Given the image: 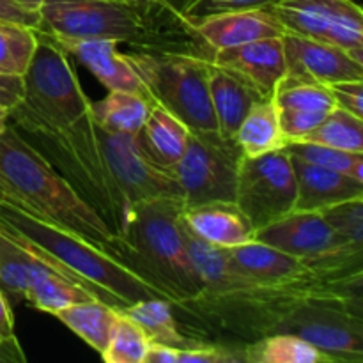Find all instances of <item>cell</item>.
<instances>
[{
    "instance_id": "obj_1",
    "label": "cell",
    "mask_w": 363,
    "mask_h": 363,
    "mask_svg": "<svg viewBox=\"0 0 363 363\" xmlns=\"http://www.w3.org/2000/svg\"><path fill=\"white\" fill-rule=\"evenodd\" d=\"M38 30L52 38L112 39L135 46V52L213 57L191 25L162 2L138 6L128 0H43Z\"/></svg>"
},
{
    "instance_id": "obj_2",
    "label": "cell",
    "mask_w": 363,
    "mask_h": 363,
    "mask_svg": "<svg viewBox=\"0 0 363 363\" xmlns=\"http://www.w3.org/2000/svg\"><path fill=\"white\" fill-rule=\"evenodd\" d=\"M0 201L69 230L117 259L116 234L11 124L0 133Z\"/></svg>"
},
{
    "instance_id": "obj_3",
    "label": "cell",
    "mask_w": 363,
    "mask_h": 363,
    "mask_svg": "<svg viewBox=\"0 0 363 363\" xmlns=\"http://www.w3.org/2000/svg\"><path fill=\"white\" fill-rule=\"evenodd\" d=\"M21 138L39 152L59 176L87 202L113 234L121 236L133 206L113 177L103 152L98 124L89 110L66 126L11 124Z\"/></svg>"
},
{
    "instance_id": "obj_4",
    "label": "cell",
    "mask_w": 363,
    "mask_h": 363,
    "mask_svg": "<svg viewBox=\"0 0 363 363\" xmlns=\"http://www.w3.org/2000/svg\"><path fill=\"white\" fill-rule=\"evenodd\" d=\"M183 208L184 202L174 197L135 204L130 222L117 236V259L172 305L202 293L188 255Z\"/></svg>"
},
{
    "instance_id": "obj_5",
    "label": "cell",
    "mask_w": 363,
    "mask_h": 363,
    "mask_svg": "<svg viewBox=\"0 0 363 363\" xmlns=\"http://www.w3.org/2000/svg\"><path fill=\"white\" fill-rule=\"evenodd\" d=\"M0 225L38 245L84 280L99 300L119 311L140 300L165 298L108 252L69 230L43 222L6 201H0Z\"/></svg>"
},
{
    "instance_id": "obj_6",
    "label": "cell",
    "mask_w": 363,
    "mask_h": 363,
    "mask_svg": "<svg viewBox=\"0 0 363 363\" xmlns=\"http://www.w3.org/2000/svg\"><path fill=\"white\" fill-rule=\"evenodd\" d=\"M23 73V98L9 110V124L66 126L91 110V99L82 89L71 57L43 32Z\"/></svg>"
},
{
    "instance_id": "obj_7",
    "label": "cell",
    "mask_w": 363,
    "mask_h": 363,
    "mask_svg": "<svg viewBox=\"0 0 363 363\" xmlns=\"http://www.w3.org/2000/svg\"><path fill=\"white\" fill-rule=\"evenodd\" d=\"M152 103L183 121L190 131H218L209 96L211 59L191 53H124Z\"/></svg>"
},
{
    "instance_id": "obj_8",
    "label": "cell",
    "mask_w": 363,
    "mask_h": 363,
    "mask_svg": "<svg viewBox=\"0 0 363 363\" xmlns=\"http://www.w3.org/2000/svg\"><path fill=\"white\" fill-rule=\"evenodd\" d=\"M243 156L236 138H225L218 131H190L184 155L170 169L184 206L234 202Z\"/></svg>"
},
{
    "instance_id": "obj_9",
    "label": "cell",
    "mask_w": 363,
    "mask_h": 363,
    "mask_svg": "<svg viewBox=\"0 0 363 363\" xmlns=\"http://www.w3.org/2000/svg\"><path fill=\"white\" fill-rule=\"evenodd\" d=\"M254 240L294 255L312 269L362 272V250L337 236L319 211H293L255 230Z\"/></svg>"
},
{
    "instance_id": "obj_10",
    "label": "cell",
    "mask_w": 363,
    "mask_h": 363,
    "mask_svg": "<svg viewBox=\"0 0 363 363\" xmlns=\"http://www.w3.org/2000/svg\"><path fill=\"white\" fill-rule=\"evenodd\" d=\"M234 202L255 230L293 213L296 174L289 152L279 149L252 158L243 156Z\"/></svg>"
},
{
    "instance_id": "obj_11",
    "label": "cell",
    "mask_w": 363,
    "mask_h": 363,
    "mask_svg": "<svg viewBox=\"0 0 363 363\" xmlns=\"http://www.w3.org/2000/svg\"><path fill=\"white\" fill-rule=\"evenodd\" d=\"M286 32L340 46L363 62V11L354 0H275Z\"/></svg>"
},
{
    "instance_id": "obj_12",
    "label": "cell",
    "mask_w": 363,
    "mask_h": 363,
    "mask_svg": "<svg viewBox=\"0 0 363 363\" xmlns=\"http://www.w3.org/2000/svg\"><path fill=\"white\" fill-rule=\"evenodd\" d=\"M98 133L113 177L131 206L162 197L183 201L174 174L145 151L138 133L108 131L101 126Z\"/></svg>"
},
{
    "instance_id": "obj_13",
    "label": "cell",
    "mask_w": 363,
    "mask_h": 363,
    "mask_svg": "<svg viewBox=\"0 0 363 363\" xmlns=\"http://www.w3.org/2000/svg\"><path fill=\"white\" fill-rule=\"evenodd\" d=\"M286 73L277 89L296 84L330 85L342 80H363V62L332 43L284 32Z\"/></svg>"
},
{
    "instance_id": "obj_14",
    "label": "cell",
    "mask_w": 363,
    "mask_h": 363,
    "mask_svg": "<svg viewBox=\"0 0 363 363\" xmlns=\"http://www.w3.org/2000/svg\"><path fill=\"white\" fill-rule=\"evenodd\" d=\"M38 30V28H35ZM52 38V35H48ZM71 59L78 60L105 85L106 91H130L151 101L147 89L128 62L126 55L119 52V43L112 39H77L52 38ZM152 103V101H151Z\"/></svg>"
},
{
    "instance_id": "obj_15",
    "label": "cell",
    "mask_w": 363,
    "mask_h": 363,
    "mask_svg": "<svg viewBox=\"0 0 363 363\" xmlns=\"http://www.w3.org/2000/svg\"><path fill=\"white\" fill-rule=\"evenodd\" d=\"M190 25L213 53L257 39L280 38L286 32L272 7L229 11L201 18Z\"/></svg>"
},
{
    "instance_id": "obj_16",
    "label": "cell",
    "mask_w": 363,
    "mask_h": 363,
    "mask_svg": "<svg viewBox=\"0 0 363 363\" xmlns=\"http://www.w3.org/2000/svg\"><path fill=\"white\" fill-rule=\"evenodd\" d=\"M211 62L229 67L250 80L264 96H273L286 73V53L282 35L266 38L230 48L216 50Z\"/></svg>"
},
{
    "instance_id": "obj_17",
    "label": "cell",
    "mask_w": 363,
    "mask_h": 363,
    "mask_svg": "<svg viewBox=\"0 0 363 363\" xmlns=\"http://www.w3.org/2000/svg\"><path fill=\"white\" fill-rule=\"evenodd\" d=\"M230 269L247 286H272L298 279L308 272V266L294 255L252 240L238 247L225 248Z\"/></svg>"
},
{
    "instance_id": "obj_18",
    "label": "cell",
    "mask_w": 363,
    "mask_h": 363,
    "mask_svg": "<svg viewBox=\"0 0 363 363\" xmlns=\"http://www.w3.org/2000/svg\"><path fill=\"white\" fill-rule=\"evenodd\" d=\"M291 160L296 174L294 211H325L340 202L363 199V181L294 156H291Z\"/></svg>"
},
{
    "instance_id": "obj_19",
    "label": "cell",
    "mask_w": 363,
    "mask_h": 363,
    "mask_svg": "<svg viewBox=\"0 0 363 363\" xmlns=\"http://www.w3.org/2000/svg\"><path fill=\"white\" fill-rule=\"evenodd\" d=\"M209 96L218 133L225 138H234L255 101L268 98L250 80L215 62L209 66Z\"/></svg>"
},
{
    "instance_id": "obj_20",
    "label": "cell",
    "mask_w": 363,
    "mask_h": 363,
    "mask_svg": "<svg viewBox=\"0 0 363 363\" xmlns=\"http://www.w3.org/2000/svg\"><path fill=\"white\" fill-rule=\"evenodd\" d=\"M183 223L191 234L220 248L254 240L255 229L236 202H208L183 208Z\"/></svg>"
},
{
    "instance_id": "obj_21",
    "label": "cell",
    "mask_w": 363,
    "mask_h": 363,
    "mask_svg": "<svg viewBox=\"0 0 363 363\" xmlns=\"http://www.w3.org/2000/svg\"><path fill=\"white\" fill-rule=\"evenodd\" d=\"M145 151L165 169H172L186 149L190 130L183 121L163 108L158 103H152L144 126L138 131Z\"/></svg>"
},
{
    "instance_id": "obj_22",
    "label": "cell",
    "mask_w": 363,
    "mask_h": 363,
    "mask_svg": "<svg viewBox=\"0 0 363 363\" xmlns=\"http://www.w3.org/2000/svg\"><path fill=\"white\" fill-rule=\"evenodd\" d=\"M234 138L240 144L243 155L250 158L286 147L287 138L284 137L279 106L273 96L259 99L252 105Z\"/></svg>"
},
{
    "instance_id": "obj_23",
    "label": "cell",
    "mask_w": 363,
    "mask_h": 363,
    "mask_svg": "<svg viewBox=\"0 0 363 363\" xmlns=\"http://www.w3.org/2000/svg\"><path fill=\"white\" fill-rule=\"evenodd\" d=\"M117 314H119V308L92 298V300L80 301L57 312L55 318L101 354L108 346Z\"/></svg>"
},
{
    "instance_id": "obj_24",
    "label": "cell",
    "mask_w": 363,
    "mask_h": 363,
    "mask_svg": "<svg viewBox=\"0 0 363 363\" xmlns=\"http://www.w3.org/2000/svg\"><path fill=\"white\" fill-rule=\"evenodd\" d=\"M184 236H186V248L190 261L197 272L202 282L201 294H216L234 291L245 287L243 280L230 269L227 261L225 248L208 243L201 240L184 225Z\"/></svg>"
},
{
    "instance_id": "obj_25",
    "label": "cell",
    "mask_w": 363,
    "mask_h": 363,
    "mask_svg": "<svg viewBox=\"0 0 363 363\" xmlns=\"http://www.w3.org/2000/svg\"><path fill=\"white\" fill-rule=\"evenodd\" d=\"M152 103L130 91H108L99 101L91 103L96 124L108 131L138 133L149 116Z\"/></svg>"
},
{
    "instance_id": "obj_26",
    "label": "cell",
    "mask_w": 363,
    "mask_h": 363,
    "mask_svg": "<svg viewBox=\"0 0 363 363\" xmlns=\"http://www.w3.org/2000/svg\"><path fill=\"white\" fill-rule=\"evenodd\" d=\"M123 312L140 326L151 344H165L183 350L195 342L194 339L184 337L179 332V326L172 314V303L165 298L140 300L133 305H128Z\"/></svg>"
},
{
    "instance_id": "obj_27",
    "label": "cell",
    "mask_w": 363,
    "mask_h": 363,
    "mask_svg": "<svg viewBox=\"0 0 363 363\" xmlns=\"http://www.w3.org/2000/svg\"><path fill=\"white\" fill-rule=\"evenodd\" d=\"M241 347L245 362L250 363H332L318 347L293 333H273Z\"/></svg>"
},
{
    "instance_id": "obj_28",
    "label": "cell",
    "mask_w": 363,
    "mask_h": 363,
    "mask_svg": "<svg viewBox=\"0 0 363 363\" xmlns=\"http://www.w3.org/2000/svg\"><path fill=\"white\" fill-rule=\"evenodd\" d=\"M92 298L94 296L89 291H85L84 287L62 279V277L57 275L52 269L43 272L41 275L35 277L32 280L30 287H28L27 294H25V300L32 307L52 315L71 307V305L80 303V301L85 300H92Z\"/></svg>"
},
{
    "instance_id": "obj_29",
    "label": "cell",
    "mask_w": 363,
    "mask_h": 363,
    "mask_svg": "<svg viewBox=\"0 0 363 363\" xmlns=\"http://www.w3.org/2000/svg\"><path fill=\"white\" fill-rule=\"evenodd\" d=\"M298 142H314L342 151L363 152V119L335 106L315 130Z\"/></svg>"
},
{
    "instance_id": "obj_30",
    "label": "cell",
    "mask_w": 363,
    "mask_h": 363,
    "mask_svg": "<svg viewBox=\"0 0 363 363\" xmlns=\"http://www.w3.org/2000/svg\"><path fill=\"white\" fill-rule=\"evenodd\" d=\"M38 46V32L16 21L0 20V73L23 77Z\"/></svg>"
},
{
    "instance_id": "obj_31",
    "label": "cell",
    "mask_w": 363,
    "mask_h": 363,
    "mask_svg": "<svg viewBox=\"0 0 363 363\" xmlns=\"http://www.w3.org/2000/svg\"><path fill=\"white\" fill-rule=\"evenodd\" d=\"M284 149L294 158L363 181V152L342 151L314 142H287Z\"/></svg>"
},
{
    "instance_id": "obj_32",
    "label": "cell",
    "mask_w": 363,
    "mask_h": 363,
    "mask_svg": "<svg viewBox=\"0 0 363 363\" xmlns=\"http://www.w3.org/2000/svg\"><path fill=\"white\" fill-rule=\"evenodd\" d=\"M147 347L149 340L140 326L119 311L108 346L101 357L106 363H144Z\"/></svg>"
},
{
    "instance_id": "obj_33",
    "label": "cell",
    "mask_w": 363,
    "mask_h": 363,
    "mask_svg": "<svg viewBox=\"0 0 363 363\" xmlns=\"http://www.w3.org/2000/svg\"><path fill=\"white\" fill-rule=\"evenodd\" d=\"M277 106L282 110H305V112H330L335 108L332 94L326 85L296 84L277 89L273 94Z\"/></svg>"
},
{
    "instance_id": "obj_34",
    "label": "cell",
    "mask_w": 363,
    "mask_h": 363,
    "mask_svg": "<svg viewBox=\"0 0 363 363\" xmlns=\"http://www.w3.org/2000/svg\"><path fill=\"white\" fill-rule=\"evenodd\" d=\"M319 213L325 216L337 236L353 248L363 250V199L340 202Z\"/></svg>"
},
{
    "instance_id": "obj_35",
    "label": "cell",
    "mask_w": 363,
    "mask_h": 363,
    "mask_svg": "<svg viewBox=\"0 0 363 363\" xmlns=\"http://www.w3.org/2000/svg\"><path fill=\"white\" fill-rule=\"evenodd\" d=\"M275 0H194L181 13V18L188 23L213 14L229 13V11L257 9V7H272Z\"/></svg>"
},
{
    "instance_id": "obj_36",
    "label": "cell",
    "mask_w": 363,
    "mask_h": 363,
    "mask_svg": "<svg viewBox=\"0 0 363 363\" xmlns=\"http://www.w3.org/2000/svg\"><path fill=\"white\" fill-rule=\"evenodd\" d=\"M328 113V112H326ZM325 112H305V110H282L279 108L280 126L287 142L303 140L312 130L321 124L325 119Z\"/></svg>"
},
{
    "instance_id": "obj_37",
    "label": "cell",
    "mask_w": 363,
    "mask_h": 363,
    "mask_svg": "<svg viewBox=\"0 0 363 363\" xmlns=\"http://www.w3.org/2000/svg\"><path fill=\"white\" fill-rule=\"evenodd\" d=\"M337 108L363 119V80H342L326 85Z\"/></svg>"
},
{
    "instance_id": "obj_38",
    "label": "cell",
    "mask_w": 363,
    "mask_h": 363,
    "mask_svg": "<svg viewBox=\"0 0 363 363\" xmlns=\"http://www.w3.org/2000/svg\"><path fill=\"white\" fill-rule=\"evenodd\" d=\"M23 98V77L0 73V106L11 110Z\"/></svg>"
},
{
    "instance_id": "obj_39",
    "label": "cell",
    "mask_w": 363,
    "mask_h": 363,
    "mask_svg": "<svg viewBox=\"0 0 363 363\" xmlns=\"http://www.w3.org/2000/svg\"><path fill=\"white\" fill-rule=\"evenodd\" d=\"M0 20L16 21V23H23L32 28L39 27V13L23 9L13 0H0Z\"/></svg>"
},
{
    "instance_id": "obj_40",
    "label": "cell",
    "mask_w": 363,
    "mask_h": 363,
    "mask_svg": "<svg viewBox=\"0 0 363 363\" xmlns=\"http://www.w3.org/2000/svg\"><path fill=\"white\" fill-rule=\"evenodd\" d=\"M177 360H179V350L177 347L149 342L144 363H177Z\"/></svg>"
},
{
    "instance_id": "obj_41",
    "label": "cell",
    "mask_w": 363,
    "mask_h": 363,
    "mask_svg": "<svg viewBox=\"0 0 363 363\" xmlns=\"http://www.w3.org/2000/svg\"><path fill=\"white\" fill-rule=\"evenodd\" d=\"M14 315L9 307L6 293L0 287V340L14 339Z\"/></svg>"
},
{
    "instance_id": "obj_42",
    "label": "cell",
    "mask_w": 363,
    "mask_h": 363,
    "mask_svg": "<svg viewBox=\"0 0 363 363\" xmlns=\"http://www.w3.org/2000/svg\"><path fill=\"white\" fill-rule=\"evenodd\" d=\"M27 357H25L23 350H21L18 339L9 340H0V363H25Z\"/></svg>"
},
{
    "instance_id": "obj_43",
    "label": "cell",
    "mask_w": 363,
    "mask_h": 363,
    "mask_svg": "<svg viewBox=\"0 0 363 363\" xmlns=\"http://www.w3.org/2000/svg\"><path fill=\"white\" fill-rule=\"evenodd\" d=\"M160 2H162L165 7H169L172 13L179 14V16H181V13H183V11L186 9V7L190 6L194 0H160Z\"/></svg>"
},
{
    "instance_id": "obj_44",
    "label": "cell",
    "mask_w": 363,
    "mask_h": 363,
    "mask_svg": "<svg viewBox=\"0 0 363 363\" xmlns=\"http://www.w3.org/2000/svg\"><path fill=\"white\" fill-rule=\"evenodd\" d=\"M13 2L23 7V9L32 11V13H39V7H41L43 0H13Z\"/></svg>"
},
{
    "instance_id": "obj_45",
    "label": "cell",
    "mask_w": 363,
    "mask_h": 363,
    "mask_svg": "<svg viewBox=\"0 0 363 363\" xmlns=\"http://www.w3.org/2000/svg\"><path fill=\"white\" fill-rule=\"evenodd\" d=\"M9 126V110L0 106V133Z\"/></svg>"
},
{
    "instance_id": "obj_46",
    "label": "cell",
    "mask_w": 363,
    "mask_h": 363,
    "mask_svg": "<svg viewBox=\"0 0 363 363\" xmlns=\"http://www.w3.org/2000/svg\"><path fill=\"white\" fill-rule=\"evenodd\" d=\"M131 4H138V6H151V4L160 2V0H128Z\"/></svg>"
}]
</instances>
